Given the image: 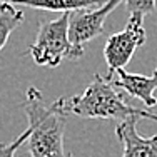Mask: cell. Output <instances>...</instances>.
Instances as JSON below:
<instances>
[{"label": "cell", "instance_id": "cell-1", "mask_svg": "<svg viewBox=\"0 0 157 157\" xmlns=\"http://www.w3.org/2000/svg\"><path fill=\"white\" fill-rule=\"evenodd\" d=\"M57 102L65 115L72 114L82 119H107L117 122L129 119H149L157 122V114L129 105L124 97L119 94L114 82L100 74L94 75L84 94L60 97Z\"/></svg>", "mask_w": 157, "mask_h": 157}, {"label": "cell", "instance_id": "cell-2", "mask_svg": "<svg viewBox=\"0 0 157 157\" xmlns=\"http://www.w3.org/2000/svg\"><path fill=\"white\" fill-rule=\"evenodd\" d=\"M29 119V152L30 157H72L63 149V130L67 115L59 102L52 105L44 102L37 87H29L24 102Z\"/></svg>", "mask_w": 157, "mask_h": 157}, {"label": "cell", "instance_id": "cell-3", "mask_svg": "<svg viewBox=\"0 0 157 157\" xmlns=\"http://www.w3.org/2000/svg\"><path fill=\"white\" fill-rule=\"evenodd\" d=\"M70 13H62L55 20H42L39 24L35 42L29 48L33 62L44 67H57L65 59L78 60L84 48H77L69 40Z\"/></svg>", "mask_w": 157, "mask_h": 157}, {"label": "cell", "instance_id": "cell-4", "mask_svg": "<svg viewBox=\"0 0 157 157\" xmlns=\"http://www.w3.org/2000/svg\"><path fill=\"white\" fill-rule=\"evenodd\" d=\"M145 30L142 22L130 20L127 22L125 29L107 39V44L104 47V59H105L109 70L105 74V78L112 80L114 74L119 69H124L127 63L130 62L132 55L136 50L145 44Z\"/></svg>", "mask_w": 157, "mask_h": 157}, {"label": "cell", "instance_id": "cell-5", "mask_svg": "<svg viewBox=\"0 0 157 157\" xmlns=\"http://www.w3.org/2000/svg\"><path fill=\"white\" fill-rule=\"evenodd\" d=\"M122 0H107L99 9H85L70 13L69 20V40L74 47L84 48L87 42L104 33V24L107 17L119 7Z\"/></svg>", "mask_w": 157, "mask_h": 157}, {"label": "cell", "instance_id": "cell-6", "mask_svg": "<svg viewBox=\"0 0 157 157\" xmlns=\"http://www.w3.org/2000/svg\"><path fill=\"white\" fill-rule=\"evenodd\" d=\"M114 75L115 78H112V82L115 87H121L130 97L139 99L140 102L145 104V107L157 105V99L154 95V90L157 89V67L149 77L127 72L125 69H119Z\"/></svg>", "mask_w": 157, "mask_h": 157}, {"label": "cell", "instance_id": "cell-7", "mask_svg": "<svg viewBox=\"0 0 157 157\" xmlns=\"http://www.w3.org/2000/svg\"><path fill=\"white\" fill-rule=\"evenodd\" d=\"M137 121L139 119H129L115 127V134L124 144L122 157H157V134L142 137L137 132Z\"/></svg>", "mask_w": 157, "mask_h": 157}, {"label": "cell", "instance_id": "cell-8", "mask_svg": "<svg viewBox=\"0 0 157 157\" xmlns=\"http://www.w3.org/2000/svg\"><path fill=\"white\" fill-rule=\"evenodd\" d=\"M107 0H0V3H10V5L30 7L37 10H48V12H62L72 13L77 10L85 9H99Z\"/></svg>", "mask_w": 157, "mask_h": 157}, {"label": "cell", "instance_id": "cell-9", "mask_svg": "<svg viewBox=\"0 0 157 157\" xmlns=\"http://www.w3.org/2000/svg\"><path fill=\"white\" fill-rule=\"evenodd\" d=\"M24 22V12L10 3H0V50L5 47L10 33Z\"/></svg>", "mask_w": 157, "mask_h": 157}, {"label": "cell", "instance_id": "cell-10", "mask_svg": "<svg viewBox=\"0 0 157 157\" xmlns=\"http://www.w3.org/2000/svg\"><path fill=\"white\" fill-rule=\"evenodd\" d=\"M130 20L142 22L145 15L155 10V0H124Z\"/></svg>", "mask_w": 157, "mask_h": 157}, {"label": "cell", "instance_id": "cell-11", "mask_svg": "<svg viewBox=\"0 0 157 157\" xmlns=\"http://www.w3.org/2000/svg\"><path fill=\"white\" fill-rule=\"evenodd\" d=\"M29 139V129H25L15 140H12L10 144H0V157H13L17 152V149Z\"/></svg>", "mask_w": 157, "mask_h": 157}]
</instances>
